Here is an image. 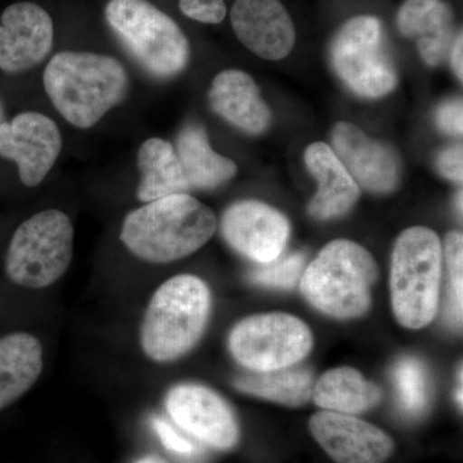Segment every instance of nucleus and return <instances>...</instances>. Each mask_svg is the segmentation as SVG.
I'll list each match as a JSON object with an SVG mask.
<instances>
[{"instance_id": "nucleus-32", "label": "nucleus", "mask_w": 463, "mask_h": 463, "mask_svg": "<svg viewBox=\"0 0 463 463\" xmlns=\"http://www.w3.org/2000/svg\"><path fill=\"white\" fill-rule=\"evenodd\" d=\"M463 39H462V32L457 33V38L455 43H453L452 51H450V60H452L453 70H455L457 78L459 80L463 79Z\"/></svg>"}, {"instance_id": "nucleus-10", "label": "nucleus", "mask_w": 463, "mask_h": 463, "mask_svg": "<svg viewBox=\"0 0 463 463\" xmlns=\"http://www.w3.org/2000/svg\"><path fill=\"white\" fill-rule=\"evenodd\" d=\"M62 149L58 125L41 112H23L0 124V156L17 164L26 187H38L47 178Z\"/></svg>"}, {"instance_id": "nucleus-3", "label": "nucleus", "mask_w": 463, "mask_h": 463, "mask_svg": "<svg viewBox=\"0 0 463 463\" xmlns=\"http://www.w3.org/2000/svg\"><path fill=\"white\" fill-rule=\"evenodd\" d=\"M210 309L212 295L200 277L179 274L158 286L139 331L145 355L165 364L187 354L205 331Z\"/></svg>"}, {"instance_id": "nucleus-8", "label": "nucleus", "mask_w": 463, "mask_h": 463, "mask_svg": "<svg viewBox=\"0 0 463 463\" xmlns=\"http://www.w3.org/2000/svg\"><path fill=\"white\" fill-rule=\"evenodd\" d=\"M330 53L335 71L358 96L380 99L397 87L379 18L358 16L347 21L335 35Z\"/></svg>"}, {"instance_id": "nucleus-16", "label": "nucleus", "mask_w": 463, "mask_h": 463, "mask_svg": "<svg viewBox=\"0 0 463 463\" xmlns=\"http://www.w3.org/2000/svg\"><path fill=\"white\" fill-rule=\"evenodd\" d=\"M231 24L240 42L264 60H282L294 48V23L279 0H236Z\"/></svg>"}, {"instance_id": "nucleus-27", "label": "nucleus", "mask_w": 463, "mask_h": 463, "mask_svg": "<svg viewBox=\"0 0 463 463\" xmlns=\"http://www.w3.org/2000/svg\"><path fill=\"white\" fill-rule=\"evenodd\" d=\"M446 261L450 279L449 319L456 327L462 325L463 294V239L459 232H450L446 237Z\"/></svg>"}, {"instance_id": "nucleus-2", "label": "nucleus", "mask_w": 463, "mask_h": 463, "mask_svg": "<svg viewBox=\"0 0 463 463\" xmlns=\"http://www.w3.org/2000/svg\"><path fill=\"white\" fill-rule=\"evenodd\" d=\"M129 75L120 61L91 52H61L43 72L52 105L79 129L99 123L129 90Z\"/></svg>"}, {"instance_id": "nucleus-26", "label": "nucleus", "mask_w": 463, "mask_h": 463, "mask_svg": "<svg viewBox=\"0 0 463 463\" xmlns=\"http://www.w3.org/2000/svg\"><path fill=\"white\" fill-rule=\"evenodd\" d=\"M307 257L301 252L279 255L269 263L258 264L249 277L255 285L263 288L289 289L300 283L306 270Z\"/></svg>"}, {"instance_id": "nucleus-15", "label": "nucleus", "mask_w": 463, "mask_h": 463, "mask_svg": "<svg viewBox=\"0 0 463 463\" xmlns=\"http://www.w3.org/2000/svg\"><path fill=\"white\" fill-rule=\"evenodd\" d=\"M332 143L347 172L365 190L389 194L397 188L401 161L389 145L371 139L350 123H339L334 128Z\"/></svg>"}, {"instance_id": "nucleus-31", "label": "nucleus", "mask_w": 463, "mask_h": 463, "mask_svg": "<svg viewBox=\"0 0 463 463\" xmlns=\"http://www.w3.org/2000/svg\"><path fill=\"white\" fill-rule=\"evenodd\" d=\"M463 151L461 143L444 148L438 156V169L449 181L462 183Z\"/></svg>"}, {"instance_id": "nucleus-11", "label": "nucleus", "mask_w": 463, "mask_h": 463, "mask_svg": "<svg viewBox=\"0 0 463 463\" xmlns=\"http://www.w3.org/2000/svg\"><path fill=\"white\" fill-rule=\"evenodd\" d=\"M170 417L206 446L231 449L240 439L239 423L230 405L214 390L196 383H182L166 398Z\"/></svg>"}, {"instance_id": "nucleus-20", "label": "nucleus", "mask_w": 463, "mask_h": 463, "mask_svg": "<svg viewBox=\"0 0 463 463\" xmlns=\"http://www.w3.org/2000/svg\"><path fill=\"white\" fill-rule=\"evenodd\" d=\"M43 367V345L38 337L17 331L0 339V411L35 385Z\"/></svg>"}, {"instance_id": "nucleus-19", "label": "nucleus", "mask_w": 463, "mask_h": 463, "mask_svg": "<svg viewBox=\"0 0 463 463\" xmlns=\"http://www.w3.org/2000/svg\"><path fill=\"white\" fill-rule=\"evenodd\" d=\"M209 102L216 114L248 134L265 132L272 121L254 79L240 70H225L215 76Z\"/></svg>"}, {"instance_id": "nucleus-12", "label": "nucleus", "mask_w": 463, "mask_h": 463, "mask_svg": "<svg viewBox=\"0 0 463 463\" xmlns=\"http://www.w3.org/2000/svg\"><path fill=\"white\" fill-rule=\"evenodd\" d=\"M228 245L255 263H269L283 254L289 237L288 218L260 201L233 203L222 218Z\"/></svg>"}, {"instance_id": "nucleus-25", "label": "nucleus", "mask_w": 463, "mask_h": 463, "mask_svg": "<svg viewBox=\"0 0 463 463\" xmlns=\"http://www.w3.org/2000/svg\"><path fill=\"white\" fill-rule=\"evenodd\" d=\"M395 389L402 410L410 416H417L429 403V374L425 365L416 358L401 359L395 365Z\"/></svg>"}, {"instance_id": "nucleus-1", "label": "nucleus", "mask_w": 463, "mask_h": 463, "mask_svg": "<svg viewBox=\"0 0 463 463\" xmlns=\"http://www.w3.org/2000/svg\"><path fill=\"white\" fill-rule=\"evenodd\" d=\"M218 219L188 194H170L125 215L120 241L130 254L149 264L190 257L214 236Z\"/></svg>"}, {"instance_id": "nucleus-30", "label": "nucleus", "mask_w": 463, "mask_h": 463, "mask_svg": "<svg viewBox=\"0 0 463 463\" xmlns=\"http://www.w3.org/2000/svg\"><path fill=\"white\" fill-rule=\"evenodd\" d=\"M154 428L166 449L183 456H192L196 453V447H194L191 441H188L187 439L181 437V435L174 430L172 426L164 421V420L155 419Z\"/></svg>"}, {"instance_id": "nucleus-5", "label": "nucleus", "mask_w": 463, "mask_h": 463, "mask_svg": "<svg viewBox=\"0 0 463 463\" xmlns=\"http://www.w3.org/2000/svg\"><path fill=\"white\" fill-rule=\"evenodd\" d=\"M443 248L434 231L412 227L395 242L392 259V303L398 322L420 330L434 321L440 294Z\"/></svg>"}, {"instance_id": "nucleus-18", "label": "nucleus", "mask_w": 463, "mask_h": 463, "mask_svg": "<svg viewBox=\"0 0 463 463\" xmlns=\"http://www.w3.org/2000/svg\"><path fill=\"white\" fill-rule=\"evenodd\" d=\"M304 157L307 169L318 182V191L310 201L307 213L319 221L345 215L361 196L358 183L326 143H313Z\"/></svg>"}, {"instance_id": "nucleus-23", "label": "nucleus", "mask_w": 463, "mask_h": 463, "mask_svg": "<svg viewBox=\"0 0 463 463\" xmlns=\"http://www.w3.org/2000/svg\"><path fill=\"white\" fill-rule=\"evenodd\" d=\"M383 392L376 383L349 367L327 371L313 389L315 403L323 410L336 413L365 412L379 404Z\"/></svg>"}, {"instance_id": "nucleus-35", "label": "nucleus", "mask_w": 463, "mask_h": 463, "mask_svg": "<svg viewBox=\"0 0 463 463\" xmlns=\"http://www.w3.org/2000/svg\"><path fill=\"white\" fill-rule=\"evenodd\" d=\"M3 116H5V114H3V106L2 103H0V124L3 123Z\"/></svg>"}, {"instance_id": "nucleus-14", "label": "nucleus", "mask_w": 463, "mask_h": 463, "mask_svg": "<svg viewBox=\"0 0 463 463\" xmlns=\"http://www.w3.org/2000/svg\"><path fill=\"white\" fill-rule=\"evenodd\" d=\"M309 429L337 463H383L394 452V441L386 432L350 414L316 413Z\"/></svg>"}, {"instance_id": "nucleus-28", "label": "nucleus", "mask_w": 463, "mask_h": 463, "mask_svg": "<svg viewBox=\"0 0 463 463\" xmlns=\"http://www.w3.org/2000/svg\"><path fill=\"white\" fill-rule=\"evenodd\" d=\"M182 14L203 24H221L227 16L224 0H179Z\"/></svg>"}, {"instance_id": "nucleus-13", "label": "nucleus", "mask_w": 463, "mask_h": 463, "mask_svg": "<svg viewBox=\"0 0 463 463\" xmlns=\"http://www.w3.org/2000/svg\"><path fill=\"white\" fill-rule=\"evenodd\" d=\"M52 17L35 3H14L0 16V70L5 74L29 71L51 53Z\"/></svg>"}, {"instance_id": "nucleus-34", "label": "nucleus", "mask_w": 463, "mask_h": 463, "mask_svg": "<svg viewBox=\"0 0 463 463\" xmlns=\"http://www.w3.org/2000/svg\"><path fill=\"white\" fill-rule=\"evenodd\" d=\"M457 209H459V214H462V192L457 194Z\"/></svg>"}, {"instance_id": "nucleus-6", "label": "nucleus", "mask_w": 463, "mask_h": 463, "mask_svg": "<svg viewBox=\"0 0 463 463\" xmlns=\"http://www.w3.org/2000/svg\"><path fill=\"white\" fill-rule=\"evenodd\" d=\"M105 17L125 50L149 75L174 78L190 62L187 36L148 0H109Z\"/></svg>"}, {"instance_id": "nucleus-7", "label": "nucleus", "mask_w": 463, "mask_h": 463, "mask_svg": "<svg viewBox=\"0 0 463 463\" xmlns=\"http://www.w3.org/2000/svg\"><path fill=\"white\" fill-rule=\"evenodd\" d=\"M74 257V225L65 213L43 210L14 232L5 255V273L14 285L50 288L62 279Z\"/></svg>"}, {"instance_id": "nucleus-29", "label": "nucleus", "mask_w": 463, "mask_h": 463, "mask_svg": "<svg viewBox=\"0 0 463 463\" xmlns=\"http://www.w3.org/2000/svg\"><path fill=\"white\" fill-rule=\"evenodd\" d=\"M437 125L441 132L461 137L463 132V105L461 99L441 103L437 111Z\"/></svg>"}, {"instance_id": "nucleus-4", "label": "nucleus", "mask_w": 463, "mask_h": 463, "mask_svg": "<svg viewBox=\"0 0 463 463\" xmlns=\"http://www.w3.org/2000/svg\"><path fill=\"white\" fill-rule=\"evenodd\" d=\"M379 269L371 252L349 240L326 245L300 279L304 297L319 312L339 319L364 316Z\"/></svg>"}, {"instance_id": "nucleus-9", "label": "nucleus", "mask_w": 463, "mask_h": 463, "mask_svg": "<svg viewBox=\"0 0 463 463\" xmlns=\"http://www.w3.org/2000/svg\"><path fill=\"white\" fill-rule=\"evenodd\" d=\"M231 354L252 373L282 370L303 361L313 347L306 323L286 313L242 319L231 331Z\"/></svg>"}, {"instance_id": "nucleus-21", "label": "nucleus", "mask_w": 463, "mask_h": 463, "mask_svg": "<svg viewBox=\"0 0 463 463\" xmlns=\"http://www.w3.org/2000/svg\"><path fill=\"white\" fill-rule=\"evenodd\" d=\"M174 148L190 191L214 190L236 175V164L216 154L200 125H185Z\"/></svg>"}, {"instance_id": "nucleus-17", "label": "nucleus", "mask_w": 463, "mask_h": 463, "mask_svg": "<svg viewBox=\"0 0 463 463\" xmlns=\"http://www.w3.org/2000/svg\"><path fill=\"white\" fill-rule=\"evenodd\" d=\"M397 25L405 38L417 39L420 54L429 66L444 62L458 33L452 9L443 0H405Z\"/></svg>"}, {"instance_id": "nucleus-24", "label": "nucleus", "mask_w": 463, "mask_h": 463, "mask_svg": "<svg viewBox=\"0 0 463 463\" xmlns=\"http://www.w3.org/2000/svg\"><path fill=\"white\" fill-rule=\"evenodd\" d=\"M234 386L254 397L288 407H300L313 397L315 379L312 371L295 364L282 370L242 374L234 381Z\"/></svg>"}, {"instance_id": "nucleus-22", "label": "nucleus", "mask_w": 463, "mask_h": 463, "mask_svg": "<svg viewBox=\"0 0 463 463\" xmlns=\"http://www.w3.org/2000/svg\"><path fill=\"white\" fill-rule=\"evenodd\" d=\"M137 166L141 173L137 199L143 203L190 191L175 148L165 139L143 142L137 154Z\"/></svg>"}, {"instance_id": "nucleus-33", "label": "nucleus", "mask_w": 463, "mask_h": 463, "mask_svg": "<svg viewBox=\"0 0 463 463\" xmlns=\"http://www.w3.org/2000/svg\"><path fill=\"white\" fill-rule=\"evenodd\" d=\"M137 463H166V462L164 461L163 458H160V457L147 456V457H143V458L139 459V461Z\"/></svg>"}]
</instances>
